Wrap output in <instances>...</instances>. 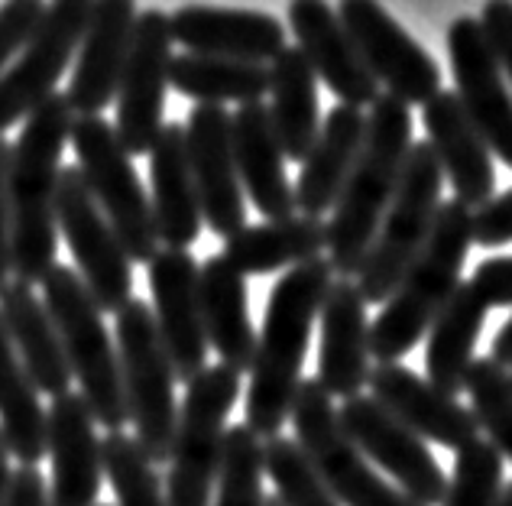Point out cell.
<instances>
[{
  "mask_svg": "<svg viewBox=\"0 0 512 506\" xmlns=\"http://www.w3.org/2000/svg\"><path fill=\"white\" fill-rule=\"evenodd\" d=\"M289 30L295 33V49L312 65L318 82L331 88L334 98L357 111L373 108L380 85L363 65L354 39L338 20V10L318 0H299L289 7Z\"/></svg>",
  "mask_w": 512,
  "mask_h": 506,
  "instance_id": "19",
  "label": "cell"
},
{
  "mask_svg": "<svg viewBox=\"0 0 512 506\" xmlns=\"http://www.w3.org/2000/svg\"><path fill=\"white\" fill-rule=\"evenodd\" d=\"M0 322L7 328V338L17 351L26 377L33 380L39 396L59 399L69 393L72 370L65 361L59 331L52 325L46 302L36 296L33 286L13 279L0 292Z\"/></svg>",
  "mask_w": 512,
  "mask_h": 506,
  "instance_id": "27",
  "label": "cell"
},
{
  "mask_svg": "<svg viewBox=\"0 0 512 506\" xmlns=\"http://www.w3.org/2000/svg\"><path fill=\"white\" fill-rule=\"evenodd\" d=\"M331 286V263L328 257H318L289 270L269 292L263 331L256 338L244 416V425L256 438H266V442L276 438L292 416L308 341H312V328Z\"/></svg>",
  "mask_w": 512,
  "mask_h": 506,
  "instance_id": "1",
  "label": "cell"
},
{
  "mask_svg": "<svg viewBox=\"0 0 512 506\" xmlns=\"http://www.w3.org/2000/svg\"><path fill=\"white\" fill-rule=\"evenodd\" d=\"M370 393L389 416L399 419L422 442L461 451L480 438L474 412L457 403L454 396L435 390L425 377L402 364H376L370 370Z\"/></svg>",
  "mask_w": 512,
  "mask_h": 506,
  "instance_id": "20",
  "label": "cell"
},
{
  "mask_svg": "<svg viewBox=\"0 0 512 506\" xmlns=\"http://www.w3.org/2000/svg\"><path fill=\"white\" fill-rule=\"evenodd\" d=\"M467 283L487 309H506V305H512V253L483 260Z\"/></svg>",
  "mask_w": 512,
  "mask_h": 506,
  "instance_id": "42",
  "label": "cell"
},
{
  "mask_svg": "<svg viewBox=\"0 0 512 506\" xmlns=\"http://www.w3.org/2000/svg\"><path fill=\"white\" fill-rule=\"evenodd\" d=\"M98 506H101V503H98ZM104 506H107V503H104Z\"/></svg>",
  "mask_w": 512,
  "mask_h": 506,
  "instance_id": "52",
  "label": "cell"
},
{
  "mask_svg": "<svg viewBox=\"0 0 512 506\" xmlns=\"http://www.w3.org/2000/svg\"><path fill=\"white\" fill-rule=\"evenodd\" d=\"M328 247V221L292 215L286 221L247 224L244 231L224 241L221 257L240 276H266L279 270H295L308 260H318Z\"/></svg>",
  "mask_w": 512,
  "mask_h": 506,
  "instance_id": "31",
  "label": "cell"
},
{
  "mask_svg": "<svg viewBox=\"0 0 512 506\" xmlns=\"http://www.w3.org/2000/svg\"><path fill=\"white\" fill-rule=\"evenodd\" d=\"M172 65V23L163 10H140L117 88V140L133 156H146L163 130Z\"/></svg>",
  "mask_w": 512,
  "mask_h": 506,
  "instance_id": "13",
  "label": "cell"
},
{
  "mask_svg": "<svg viewBox=\"0 0 512 506\" xmlns=\"http://www.w3.org/2000/svg\"><path fill=\"white\" fill-rule=\"evenodd\" d=\"M0 435L23 468H36L46 458V409L39 403V393L33 380L26 377L17 351H13L4 322H0Z\"/></svg>",
  "mask_w": 512,
  "mask_h": 506,
  "instance_id": "34",
  "label": "cell"
},
{
  "mask_svg": "<svg viewBox=\"0 0 512 506\" xmlns=\"http://www.w3.org/2000/svg\"><path fill=\"white\" fill-rule=\"evenodd\" d=\"M503 487V455L487 438H474L461 451H454V471L448 474L441 506H500Z\"/></svg>",
  "mask_w": 512,
  "mask_h": 506,
  "instance_id": "39",
  "label": "cell"
},
{
  "mask_svg": "<svg viewBox=\"0 0 512 506\" xmlns=\"http://www.w3.org/2000/svg\"><path fill=\"white\" fill-rule=\"evenodd\" d=\"M269 95H273L269 121H273L282 156L286 163H305L321 130V108L318 78L295 46H286L269 62Z\"/></svg>",
  "mask_w": 512,
  "mask_h": 506,
  "instance_id": "32",
  "label": "cell"
},
{
  "mask_svg": "<svg viewBox=\"0 0 512 506\" xmlns=\"http://www.w3.org/2000/svg\"><path fill=\"white\" fill-rule=\"evenodd\" d=\"M487 322V305L477 299V292L470 283H457L451 299L444 302V309L428 328V344H425V370L428 383L435 390L448 393L457 399L464 390L467 370L474 364V348L477 338Z\"/></svg>",
  "mask_w": 512,
  "mask_h": 506,
  "instance_id": "33",
  "label": "cell"
},
{
  "mask_svg": "<svg viewBox=\"0 0 512 506\" xmlns=\"http://www.w3.org/2000/svg\"><path fill=\"white\" fill-rule=\"evenodd\" d=\"M338 20L354 39L363 65L383 85V95L409 104H425L441 91V65L431 59L393 13L370 0L338 4Z\"/></svg>",
  "mask_w": 512,
  "mask_h": 506,
  "instance_id": "14",
  "label": "cell"
},
{
  "mask_svg": "<svg viewBox=\"0 0 512 506\" xmlns=\"http://www.w3.org/2000/svg\"><path fill=\"white\" fill-rule=\"evenodd\" d=\"M500 506H512V481H506V487H503V497H500Z\"/></svg>",
  "mask_w": 512,
  "mask_h": 506,
  "instance_id": "49",
  "label": "cell"
},
{
  "mask_svg": "<svg viewBox=\"0 0 512 506\" xmlns=\"http://www.w3.org/2000/svg\"><path fill=\"white\" fill-rule=\"evenodd\" d=\"M43 17L46 4H39V0H10L0 7V75H4L10 59H17L23 46L33 39Z\"/></svg>",
  "mask_w": 512,
  "mask_h": 506,
  "instance_id": "41",
  "label": "cell"
},
{
  "mask_svg": "<svg viewBox=\"0 0 512 506\" xmlns=\"http://www.w3.org/2000/svg\"><path fill=\"white\" fill-rule=\"evenodd\" d=\"M464 390L470 396V412L487 432V442L512 461V380L509 374L493 364L490 357H474L467 370Z\"/></svg>",
  "mask_w": 512,
  "mask_h": 506,
  "instance_id": "37",
  "label": "cell"
},
{
  "mask_svg": "<svg viewBox=\"0 0 512 506\" xmlns=\"http://www.w3.org/2000/svg\"><path fill=\"white\" fill-rule=\"evenodd\" d=\"M198 299L208 348L218 351L221 364L231 367L234 374L253 370L256 331L250 322L247 279L221 253L198 266Z\"/></svg>",
  "mask_w": 512,
  "mask_h": 506,
  "instance_id": "30",
  "label": "cell"
},
{
  "mask_svg": "<svg viewBox=\"0 0 512 506\" xmlns=\"http://www.w3.org/2000/svg\"><path fill=\"white\" fill-rule=\"evenodd\" d=\"M72 146L78 159L75 166L82 172L94 205L111 224L130 263L150 266L159 253L153 205L130 163V153L117 140V130L104 117H75Z\"/></svg>",
  "mask_w": 512,
  "mask_h": 506,
  "instance_id": "9",
  "label": "cell"
},
{
  "mask_svg": "<svg viewBox=\"0 0 512 506\" xmlns=\"http://www.w3.org/2000/svg\"><path fill=\"white\" fill-rule=\"evenodd\" d=\"M10 143L0 137V292L10 283V198H7Z\"/></svg>",
  "mask_w": 512,
  "mask_h": 506,
  "instance_id": "45",
  "label": "cell"
},
{
  "mask_svg": "<svg viewBox=\"0 0 512 506\" xmlns=\"http://www.w3.org/2000/svg\"><path fill=\"white\" fill-rule=\"evenodd\" d=\"M263 445L244 422L227 425L211 506H263Z\"/></svg>",
  "mask_w": 512,
  "mask_h": 506,
  "instance_id": "36",
  "label": "cell"
},
{
  "mask_svg": "<svg viewBox=\"0 0 512 506\" xmlns=\"http://www.w3.org/2000/svg\"><path fill=\"white\" fill-rule=\"evenodd\" d=\"M150 205L159 244L166 250H188L201 234V202L182 124H163L150 150Z\"/></svg>",
  "mask_w": 512,
  "mask_h": 506,
  "instance_id": "28",
  "label": "cell"
},
{
  "mask_svg": "<svg viewBox=\"0 0 512 506\" xmlns=\"http://www.w3.org/2000/svg\"><path fill=\"white\" fill-rule=\"evenodd\" d=\"M153 292V318L159 341L175 370V380L192 383L208 367V338L201 322L198 263L188 250H159L146 266Z\"/></svg>",
  "mask_w": 512,
  "mask_h": 506,
  "instance_id": "18",
  "label": "cell"
},
{
  "mask_svg": "<svg viewBox=\"0 0 512 506\" xmlns=\"http://www.w3.org/2000/svg\"><path fill=\"white\" fill-rule=\"evenodd\" d=\"M56 224L72 250L78 276L91 292L94 305L101 309V315H117L133 299V266L111 224L101 215V208L94 205L75 163L62 166L59 172Z\"/></svg>",
  "mask_w": 512,
  "mask_h": 506,
  "instance_id": "11",
  "label": "cell"
},
{
  "mask_svg": "<svg viewBox=\"0 0 512 506\" xmlns=\"http://www.w3.org/2000/svg\"><path fill=\"white\" fill-rule=\"evenodd\" d=\"M46 422V455H52L49 506H98L104 458L101 438L94 432L98 422H94L82 393L52 399Z\"/></svg>",
  "mask_w": 512,
  "mask_h": 506,
  "instance_id": "22",
  "label": "cell"
},
{
  "mask_svg": "<svg viewBox=\"0 0 512 506\" xmlns=\"http://www.w3.org/2000/svg\"><path fill=\"white\" fill-rule=\"evenodd\" d=\"M101 458L117 506H166L163 481L127 432H107L101 442Z\"/></svg>",
  "mask_w": 512,
  "mask_h": 506,
  "instance_id": "38",
  "label": "cell"
},
{
  "mask_svg": "<svg viewBox=\"0 0 512 506\" xmlns=\"http://www.w3.org/2000/svg\"><path fill=\"white\" fill-rule=\"evenodd\" d=\"M289 422L295 425V445L341 506H419L360 455V448L341 429L334 399L315 377H302Z\"/></svg>",
  "mask_w": 512,
  "mask_h": 506,
  "instance_id": "10",
  "label": "cell"
},
{
  "mask_svg": "<svg viewBox=\"0 0 512 506\" xmlns=\"http://www.w3.org/2000/svg\"><path fill=\"white\" fill-rule=\"evenodd\" d=\"M72 127V104L56 91L33 117H26L17 143H10V270L26 286L43 283L56 266V195L62 153L65 143H72Z\"/></svg>",
  "mask_w": 512,
  "mask_h": 506,
  "instance_id": "2",
  "label": "cell"
},
{
  "mask_svg": "<svg viewBox=\"0 0 512 506\" xmlns=\"http://www.w3.org/2000/svg\"><path fill=\"white\" fill-rule=\"evenodd\" d=\"M133 26H137V4L127 0L94 4L85 39L78 46L72 85L65 91L75 117H101V111L117 98Z\"/></svg>",
  "mask_w": 512,
  "mask_h": 506,
  "instance_id": "24",
  "label": "cell"
},
{
  "mask_svg": "<svg viewBox=\"0 0 512 506\" xmlns=\"http://www.w3.org/2000/svg\"><path fill=\"white\" fill-rule=\"evenodd\" d=\"M263 506H286V503H282L279 497H266V500H263Z\"/></svg>",
  "mask_w": 512,
  "mask_h": 506,
  "instance_id": "50",
  "label": "cell"
},
{
  "mask_svg": "<svg viewBox=\"0 0 512 506\" xmlns=\"http://www.w3.org/2000/svg\"><path fill=\"white\" fill-rule=\"evenodd\" d=\"M474 244L480 247L512 244V189L503 195H493V202L474 211Z\"/></svg>",
  "mask_w": 512,
  "mask_h": 506,
  "instance_id": "43",
  "label": "cell"
},
{
  "mask_svg": "<svg viewBox=\"0 0 512 506\" xmlns=\"http://www.w3.org/2000/svg\"><path fill=\"white\" fill-rule=\"evenodd\" d=\"M338 419L344 435L360 448V455L393 477L396 490L419 506H441L448 474L428 451V442L389 416L373 396L347 399L338 409Z\"/></svg>",
  "mask_w": 512,
  "mask_h": 506,
  "instance_id": "15",
  "label": "cell"
},
{
  "mask_svg": "<svg viewBox=\"0 0 512 506\" xmlns=\"http://www.w3.org/2000/svg\"><path fill=\"white\" fill-rule=\"evenodd\" d=\"M509 380H512V370H509Z\"/></svg>",
  "mask_w": 512,
  "mask_h": 506,
  "instance_id": "51",
  "label": "cell"
},
{
  "mask_svg": "<svg viewBox=\"0 0 512 506\" xmlns=\"http://www.w3.org/2000/svg\"><path fill=\"white\" fill-rule=\"evenodd\" d=\"M237 396L240 374L224 364L205 367L192 383H185L166 474V506H211L224 455L227 416Z\"/></svg>",
  "mask_w": 512,
  "mask_h": 506,
  "instance_id": "8",
  "label": "cell"
},
{
  "mask_svg": "<svg viewBox=\"0 0 512 506\" xmlns=\"http://www.w3.org/2000/svg\"><path fill=\"white\" fill-rule=\"evenodd\" d=\"M43 302L52 325L59 331L65 361L78 380V393L88 403L91 416L107 432H124L130 422L124 380H120L117 344L104 328V315L94 305L75 266L56 263L43 279Z\"/></svg>",
  "mask_w": 512,
  "mask_h": 506,
  "instance_id": "5",
  "label": "cell"
},
{
  "mask_svg": "<svg viewBox=\"0 0 512 506\" xmlns=\"http://www.w3.org/2000/svg\"><path fill=\"white\" fill-rule=\"evenodd\" d=\"M185 146L201 202V221H208V228L227 241L247 228L244 185H240L234 163L231 111L214 108V104H195L185 124Z\"/></svg>",
  "mask_w": 512,
  "mask_h": 506,
  "instance_id": "17",
  "label": "cell"
},
{
  "mask_svg": "<svg viewBox=\"0 0 512 506\" xmlns=\"http://www.w3.org/2000/svg\"><path fill=\"white\" fill-rule=\"evenodd\" d=\"M363 133H367V114L363 111L338 104L325 114L318 140L308 150L299 182H295V211L299 215L321 218L334 208L360 156Z\"/></svg>",
  "mask_w": 512,
  "mask_h": 506,
  "instance_id": "29",
  "label": "cell"
},
{
  "mask_svg": "<svg viewBox=\"0 0 512 506\" xmlns=\"http://www.w3.org/2000/svg\"><path fill=\"white\" fill-rule=\"evenodd\" d=\"M169 23L172 43H182V49L192 52V56L269 65L286 49V26L263 10L192 4L169 13Z\"/></svg>",
  "mask_w": 512,
  "mask_h": 506,
  "instance_id": "21",
  "label": "cell"
},
{
  "mask_svg": "<svg viewBox=\"0 0 512 506\" xmlns=\"http://www.w3.org/2000/svg\"><path fill=\"white\" fill-rule=\"evenodd\" d=\"M480 26L483 33L490 39V49L496 62H500L503 75L509 78L512 85V4H500V0H493L480 10Z\"/></svg>",
  "mask_w": 512,
  "mask_h": 506,
  "instance_id": "44",
  "label": "cell"
},
{
  "mask_svg": "<svg viewBox=\"0 0 512 506\" xmlns=\"http://www.w3.org/2000/svg\"><path fill=\"white\" fill-rule=\"evenodd\" d=\"M169 88L179 95L192 98L198 104H260L269 91V65H250L234 59H214V56H172L169 65Z\"/></svg>",
  "mask_w": 512,
  "mask_h": 506,
  "instance_id": "35",
  "label": "cell"
},
{
  "mask_svg": "<svg viewBox=\"0 0 512 506\" xmlns=\"http://www.w3.org/2000/svg\"><path fill=\"white\" fill-rule=\"evenodd\" d=\"M444 176L431 146L412 140V150L402 166L396 195L389 202L376 241L357 273V289L363 302H386L402 283V276L422 253L441 208Z\"/></svg>",
  "mask_w": 512,
  "mask_h": 506,
  "instance_id": "7",
  "label": "cell"
},
{
  "mask_svg": "<svg viewBox=\"0 0 512 506\" xmlns=\"http://www.w3.org/2000/svg\"><path fill=\"white\" fill-rule=\"evenodd\" d=\"M490 361H493V364H500V367L506 370V374L512 370V318H509V322H506L500 331H496Z\"/></svg>",
  "mask_w": 512,
  "mask_h": 506,
  "instance_id": "47",
  "label": "cell"
},
{
  "mask_svg": "<svg viewBox=\"0 0 512 506\" xmlns=\"http://www.w3.org/2000/svg\"><path fill=\"white\" fill-rule=\"evenodd\" d=\"M318 383L331 399H354L370 383V318L357 283L334 279L321 305Z\"/></svg>",
  "mask_w": 512,
  "mask_h": 506,
  "instance_id": "25",
  "label": "cell"
},
{
  "mask_svg": "<svg viewBox=\"0 0 512 506\" xmlns=\"http://www.w3.org/2000/svg\"><path fill=\"white\" fill-rule=\"evenodd\" d=\"M10 477H13V471H10V448H7V442H4V435H0V506L7 503Z\"/></svg>",
  "mask_w": 512,
  "mask_h": 506,
  "instance_id": "48",
  "label": "cell"
},
{
  "mask_svg": "<svg viewBox=\"0 0 512 506\" xmlns=\"http://www.w3.org/2000/svg\"><path fill=\"white\" fill-rule=\"evenodd\" d=\"M263 471L266 477H273L276 497L286 506H341L328 494V487L318 481L302 448L295 445V438H269L263 445Z\"/></svg>",
  "mask_w": 512,
  "mask_h": 506,
  "instance_id": "40",
  "label": "cell"
},
{
  "mask_svg": "<svg viewBox=\"0 0 512 506\" xmlns=\"http://www.w3.org/2000/svg\"><path fill=\"white\" fill-rule=\"evenodd\" d=\"M117 357L124 380L127 412L133 422V442L146 461L159 468L172 455L179 403H175V370L159 341L153 309L133 296L117 315Z\"/></svg>",
  "mask_w": 512,
  "mask_h": 506,
  "instance_id": "6",
  "label": "cell"
},
{
  "mask_svg": "<svg viewBox=\"0 0 512 506\" xmlns=\"http://www.w3.org/2000/svg\"><path fill=\"white\" fill-rule=\"evenodd\" d=\"M448 56L454 95L467 121L474 124L487 150L512 169V95L477 17H457L448 26Z\"/></svg>",
  "mask_w": 512,
  "mask_h": 506,
  "instance_id": "16",
  "label": "cell"
},
{
  "mask_svg": "<svg viewBox=\"0 0 512 506\" xmlns=\"http://www.w3.org/2000/svg\"><path fill=\"white\" fill-rule=\"evenodd\" d=\"M422 124L428 133L425 143L438 159L441 176L454 189V202H461L470 211H480L487 202H493V189H496L493 153L480 140L474 124L467 121L454 88H441L425 104Z\"/></svg>",
  "mask_w": 512,
  "mask_h": 506,
  "instance_id": "23",
  "label": "cell"
},
{
  "mask_svg": "<svg viewBox=\"0 0 512 506\" xmlns=\"http://www.w3.org/2000/svg\"><path fill=\"white\" fill-rule=\"evenodd\" d=\"M91 10V0H59L46 7V17L36 26L33 39L0 75V137L7 127L33 117L56 95L59 78L85 39Z\"/></svg>",
  "mask_w": 512,
  "mask_h": 506,
  "instance_id": "12",
  "label": "cell"
},
{
  "mask_svg": "<svg viewBox=\"0 0 512 506\" xmlns=\"http://www.w3.org/2000/svg\"><path fill=\"white\" fill-rule=\"evenodd\" d=\"M470 244H474V211L454 198L441 202L422 253L393 296L383 302L376 322H370V357H376V364H399L428 335L431 322L461 283Z\"/></svg>",
  "mask_w": 512,
  "mask_h": 506,
  "instance_id": "4",
  "label": "cell"
},
{
  "mask_svg": "<svg viewBox=\"0 0 512 506\" xmlns=\"http://www.w3.org/2000/svg\"><path fill=\"white\" fill-rule=\"evenodd\" d=\"M412 150V111L380 95L367 114L360 156L328 221V263L341 279L360 273Z\"/></svg>",
  "mask_w": 512,
  "mask_h": 506,
  "instance_id": "3",
  "label": "cell"
},
{
  "mask_svg": "<svg viewBox=\"0 0 512 506\" xmlns=\"http://www.w3.org/2000/svg\"><path fill=\"white\" fill-rule=\"evenodd\" d=\"M4 506H49V484L39 468H20L10 477Z\"/></svg>",
  "mask_w": 512,
  "mask_h": 506,
  "instance_id": "46",
  "label": "cell"
},
{
  "mask_svg": "<svg viewBox=\"0 0 512 506\" xmlns=\"http://www.w3.org/2000/svg\"><path fill=\"white\" fill-rule=\"evenodd\" d=\"M231 140H234V163L244 185V195L253 202L266 221H286L295 211V189L286 179V156L279 150L269 108L244 104L231 114Z\"/></svg>",
  "mask_w": 512,
  "mask_h": 506,
  "instance_id": "26",
  "label": "cell"
}]
</instances>
